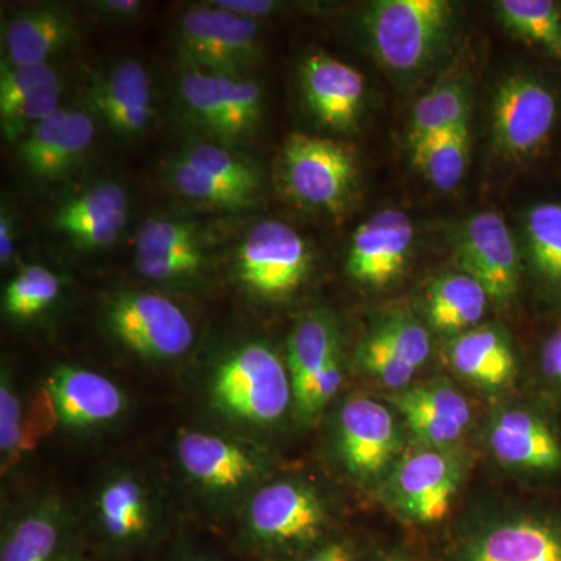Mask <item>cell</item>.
Segmentation results:
<instances>
[{"label":"cell","instance_id":"13","mask_svg":"<svg viewBox=\"0 0 561 561\" xmlns=\"http://www.w3.org/2000/svg\"><path fill=\"white\" fill-rule=\"evenodd\" d=\"M180 98L191 119L225 146L245 142L262 121L264 92L243 76L190 70L181 77Z\"/></svg>","mask_w":561,"mask_h":561},{"label":"cell","instance_id":"12","mask_svg":"<svg viewBox=\"0 0 561 561\" xmlns=\"http://www.w3.org/2000/svg\"><path fill=\"white\" fill-rule=\"evenodd\" d=\"M312 256L300 232L279 220H264L247 232L236 254L239 284L265 301H280L300 289Z\"/></svg>","mask_w":561,"mask_h":561},{"label":"cell","instance_id":"26","mask_svg":"<svg viewBox=\"0 0 561 561\" xmlns=\"http://www.w3.org/2000/svg\"><path fill=\"white\" fill-rule=\"evenodd\" d=\"M341 351V334L328 313H308L290 332L286 364L294 389V412L297 419L311 400L321 375Z\"/></svg>","mask_w":561,"mask_h":561},{"label":"cell","instance_id":"8","mask_svg":"<svg viewBox=\"0 0 561 561\" xmlns=\"http://www.w3.org/2000/svg\"><path fill=\"white\" fill-rule=\"evenodd\" d=\"M110 334L125 350L149 362H172L194 346L191 317L172 298L157 291L124 290L114 295L105 309Z\"/></svg>","mask_w":561,"mask_h":561},{"label":"cell","instance_id":"41","mask_svg":"<svg viewBox=\"0 0 561 561\" xmlns=\"http://www.w3.org/2000/svg\"><path fill=\"white\" fill-rule=\"evenodd\" d=\"M540 367L546 381L561 393V324L542 342Z\"/></svg>","mask_w":561,"mask_h":561},{"label":"cell","instance_id":"1","mask_svg":"<svg viewBox=\"0 0 561 561\" xmlns=\"http://www.w3.org/2000/svg\"><path fill=\"white\" fill-rule=\"evenodd\" d=\"M457 10L448 0H376L362 11L360 27L376 60L397 79L434 70L457 36Z\"/></svg>","mask_w":561,"mask_h":561},{"label":"cell","instance_id":"15","mask_svg":"<svg viewBox=\"0 0 561 561\" xmlns=\"http://www.w3.org/2000/svg\"><path fill=\"white\" fill-rule=\"evenodd\" d=\"M456 260L460 271L486 290L491 302L515 301L522 284V251L500 213L482 210L460 225Z\"/></svg>","mask_w":561,"mask_h":561},{"label":"cell","instance_id":"28","mask_svg":"<svg viewBox=\"0 0 561 561\" xmlns=\"http://www.w3.org/2000/svg\"><path fill=\"white\" fill-rule=\"evenodd\" d=\"M76 36V16L65 7L41 5L21 11L3 32L7 65H49L50 58L68 47Z\"/></svg>","mask_w":561,"mask_h":561},{"label":"cell","instance_id":"10","mask_svg":"<svg viewBox=\"0 0 561 561\" xmlns=\"http://www.w3.org/2000/svg\"><path fill=\"white\" fill-rule=\"evenodd\" d=\"M283 176L295 201L339 213L356 192L359 164L345 142L291 133L284 144Z\"/></svg>","mask_w":561,"mask_h":561},{"label":"cell","instance_id":"20","mask_svg":"<svg viewBox=\"0 0 561 561\" xmlns=\"http://www.w3.org/2000/svg\"><path fill=\"white\" fill-rule=\"evenodd\" d=\"M412 220L398 209L368 217L351 238L346 272L370 287H386L404 271L413 247Z\"/></svg>","mask_w":561,"mask_h":561},{"label":"cell","instance_id":"35","mask_svg":"<svg viewBox=\"0 0 561 561\" xmlns=\"http://www.w3.org/2000/svg\"><path fill=\"white\" fill-rule=\"evenodd\" d=\"M36 445L20 387L10 368L0 373V461L5 474Z\"/></svg>","mask_w":561,"mask_h":561},{"label":"cell","instance_id":"19","mask_svg":"<svg viewBox=\"0 0 561 561\" xmlns=\"http://www.w3.org/2000/svg\"><path fill=\"white\" fill-rule=\"evenodd\" d=\"M136 271L165 286H183L202 275L206 251L198 228L190 221L150 217L135 239Z\"/></svg>","mask_w":561,"mask_h":561},{"label":"cell","instance_id":"42","mask_svg":"<svg viewBox=\"0 0 561 561\" xmlns=\"http://www.w3.org/2000/svg\"><path fill=\"white\" fill-rule=\"evenodd\" d=\"M213 3L220 9L254 21L267 16L278 9V3L272 2V0H217Z\"/></svg>","mask_w":561,"mask_h":561},{"label":"cell","instance_id":"2","mask_svg":"<svg viewBox=\"0 0 561 561\" xmlns=\"http://www.w3.org/2000/svg\"><path fill=\"white\" fill-rule=\"evenodd\" d=\"M332 519L330 497L309 479H271L242 507L243 545L267 560L295 561L330 538Z\"/></svg>","mask_w":561,"mask_h":561},{"label":"cell","instance_id":"21","mask_svg":"<svg viewBox=\"0 0 561 561\" xmlns=\"http://www.w3.org/2000/svg\"><path fill=\"white\" fill-rule=\"evenodd\" d=\"M486 443L511 470L549 474L561 470V442L551 424L524 408H502L490 419Z\"/></svg>","mask_w":561,"mask_h":561},{"label":"cell","instance_id":"3","mask_svg":"<svg viewBox=\"0 0 561 561\" xmlns=\"http://www.w3.org/2000/svg\"><path fill=\"white\" fill-rule=\"evenodd\" d=\"M208 401L225 420L249 431H271L294 411L286 357L265 342L228 351L210 371Z\"/></svg>","mask_w":561,"mask_h":561},{"label":"cell","instance_id":"31","mask_svg":"<svg viewBox=\"0 0 561 561\" xmlns=\"http://www.w3.org/2000/svg\"><path fill=\"white\" fill-rule=\"evenodd\" d=\"M493 9L497 21L516 38L561 68V2L500 0Z\"/></svg>","mask_w":561,"mask_h":561},{"label":"cell","instance_id":"18","mask_svg":"<svg viewBox=\"0 0 561 561\" xmlns=\"http://www.w3.org/2000/svg\"><path fill=\"white\" fill-rule=\"evenodd\" d=\"M430 330L409 312L382 317L365 335L356 351V362L373 381L401 391L412 386L420 368L430 360Z\"/></svg>","mask_w":561,"mask_h":561},{"label":"cell","instance_id":"39","mask_svg":"<svg viewBox=\"0 0 561 561\" xmlns=\"http://www.w3.org/2000/svg\"><path fill=\"white\" fill-rule=\"evenodd\" d=\"M61 83L57 70L50 65L9 66L2 65L0 77V121H5L24 103L41 91Z\"/></svg>","mask_w":561,"mask_h":561},{"label":"cell","instance_id":"44","mask_svg":"<svg viewBox=\"0 0 561 561\" xmlns=\"http://www.w3.org/2000/svg\"><path fill=\"white\" fill-rule=\"evenodd\" d=\"M99 9L111 14V16L130 18L142 9V3L138 0H105V2L99 3Z\"/></svg>","mask_w":561,"mask_h":561},{"label":"cell","instance_id":"36","mask_svg":"<svg viewBox=\"0 0 561 561\" xmlns=\"http://www.w3.org/2000/svg\"><path fill=\"white\" fill-rule=\"evenodd\" d=\"M168 171L173 190L179 192L181 197L202 206H208V208L245 209L253 205L254 198H256L238 187L214 179L208 173L198 171L181 157L175 158L169 164Z\"/></svg>","mask_w":561,"mask_h":561},{"label":"cell","instance_id":"11","mask_svg":"<svg viewBox=\"0 0 561 561\" xmlns=\"http://www.w3.org/2000/svg\"><path fill=\"white\" fill-rule=\"evenodd\" d=\"M176 49L191 70L243 76L261 58V27L257 21L209 3L183 14Z\"/></svg>","mask_w":561,"mask_h":561},{"label":"cell","instance_id":"23","mask_svg":"<svg viewBox=\"0 0 561 561\" xmlns=\"http://www.w3.org/2000/svg\"><path fill=\"white\" fill-rule=\"evenodd\" d=\"M95 127L91 114L60 110L20 140V160L32 175L58 180L68 175L91 149Z\"/></svg>","mask_w":561,"mask_h":561},{"label":"cell","instance_id":"16","mask_svg":"<svg viewBox=\"0 0 561 561\" xmlns=\"http://www.w3.org/2000/svg\"><path fill=\"white\" fill-rule=\"evenodd\" d=\"M41 393L55 424L72 432H94L117 423L128 409L127 393L102 373L79 365H58Z\"/></svg>","mask_w":561,"mask_h":561},{"label":"cell","instance_id":"9","mask_svg":"<svg viewBox=\"0 0 561 561\" xmlns=\"http://www.w3.org/2000/svg\"><path fill=\"white\" fill-rule=\"evenodd\" d=\"M461 479L463 468L451 449L419 445L402 453L379 489L400 518L431 526L451 512Z\"/></svg>","mask_w":561,"mask_h":561},{"label":"cell","instance_id":"30","mask_svg":"<svg viewBox=\"0 0 561 561\" xmlns=\"http://www.w3.org/2000/svg\"><path fill=\"white\" fill-rule=\"evenodd\" d=\"M523 254L531 275L561 305V202H541L523 216Z\"/></svg>","mask_w":561,"mask_h":561},{"label":"cell","instance_id":"37","mask_svg":"<svg viewBox=\"0 0 561 561\" xmlns=\"http://www.w3.org/2000/svg\"><path fill=\"white\" fill-rule=\"evenodd\" d=\"M391 404L397 411L412 409L446 423L456 424L465 431H468L472 421L470 401L460 390L445 381L419 383L397 391L391 398Z\"/></svg>","mask_w":561,"mask_h":561},{"label":"cell","instance_id":"14","mask_svg":"<svg viewBox=\"0 0 561 561\" xmlns=\"http://www.w3.org/2000/svg\"><path fill=\"white\" fill-rule=\"evenodd\" d=\"M81 522L60 494L25 501L2 529L0 561H83Z\"/></svg>","mask_w":561,"mask_h":561},{"label":"cell","instance_id":"24","mask_svg":"<svg viewBox=\"0 0 561 561\" xmlns=\"http://www.w3.org/2000/svg\"><path fill=\"white\" fill-rule=\"evenodd\" d=\"M92 113L124 139H136L153 117V92L149 72L140 62H117L105 76L92 80L88 90Z\"/></svg>","mask_w":561,"mask_h":561},{"label":"cell","instance_id":"29","mask_svg":"<svg viewBox=\"0 0 561 561\" xmlns=\"http://www.w3.org/2000/svg\"><path fill=\"white\" fill-rule=\"evenodd\" d=\"M490 297L481 284L465 272L445 273L424 291V316L432 330L453 337L479 327Z\"/></svg>","mask_w":561,"mask_h":561},{"label":"cell","instance_id":"43","mask_svg":"<svg viewBox=\"0 0 561 561\" xmlns=\"http://www.w3.org/2000/svg\"><path fill=\"white\" fill-rule=\"evenodd\" d=\"M14 257V236L13 224L9 214L2 213L0 216V262L3 267L9 265Z\"/></svg>","mask_w":561,"mask_h":561},{"label":"cell","instance_id":"40","mask_svg":"<svg viewBox=\"0 0 561 561\" xmlns=\"http://www.w3.org/2000/svg\"><path fill=\"white\" fill-rule=\"evenodd\" d=\"M295 561H359V553L348 538H328Z\"/></svg>","mask_w":561,"mask_h":561},{"label":"cell","instance_id":"4","mask_svg":"<svg viewBox=\"0 0 561 561\" xmlns=\"http://www.w3.org/2000/svg\"><path fill=\"white\" fill-rule=\"evenodd\" d=\"M173 454L187 486L219 513L241 512L251 494L272 479L267 453L238 435L183 427Z\"/></svg>","mask_w":561,"mask_h":561},{"label":"cell","instance_id":"32","mask_svg":"<svg viewBox=\"0 0 561 561\" xmlns=\"http://www.w3.org/2000/svg\"><path fill=\"white\" fill-rule=\"evenodd\" d=\"M470 122L435 133L412 146L413 162L438 191L459 186L470 161Z\"/></svg>","mask_w":561,"mask_h":561},{"label":"cell","instance_id":"46","mask_svg":"<svg viewBox=\"0 0 561 561\" xmlns=\"http://www.w3.org/2000/svg\"><path fill=\"white\" fill-rule=\"evenodd\" d=\"M180 561H220L217 557L208 556V553H191Z\"/></svg>","mask_w":561,"mask_h":561},{"label":"cell","instance_id":"7","mask_svg":"<svg viewBox=\"0 0 561 561\" xmlns=\"http://www.w3.org/2000/svg\"><path fill=\"white\" fill-rule=\"evenodd\" d=\"M561 121V91L548 77L516 70L497 84L491 133L502 157L526 160L545 149Z\"/></svg>","mask_w":561,"mask_h":561},{"label":"cell","instance_id":"5","mask_svg":"<svg viewBox=\"0 0 561 561\" xmlns=\"http://www.w3.org/2000/svg\"><path fill=\"white\" fill-rule=\"evenodd\" d=\"M164 515V496L157 482L139 468L116 467L95 483L88 526L106 552L124 556L149 545Z\"/></svg>","mask_w":561,"mask_h":561},{"label":"cell","instance_id":"45","mask_svg":"<svg viewBox=\"0 0 561 561\" xmlns=\"http://www.w3.org/2000/svg\"><path fill=\"white\" fill-rule=\"evenodd\" d=\"M370 561H411L405 559V557L398 556V553H378V556L373 557Z\"/></svg>","mask_w":561,"mask_h":561},{"label":"cell","instance_id":"17","mask_svg":"<svg viewBox=\"0 0 561 561\" xmlns=\"http://www.w3.org/2000/svg\"><path fill=\"white\" fill-rule=\"evenodd\" d=\"M454 561H561V522L515 513L478 524L461 537Z\"/></svg>","mask_w":561,"mask_h":561},{"label":"cell","instance_id":"34","mask_svg":"<svg viewBox=\"0 0 561 561\" xmlns=\"http://www.w3.org/2000/svg\"><path fill=\"white\" fill-rule=\"evenodd\" d=\"M61 279L43 265H28L7 284L2 295V311L11 320L28 321L58 300Z\"/></svg>","mask_w":561,"mask_h":561},{"label":"cell","instance_id":"22","mask_svg":"<svg viewBox=\"0 0 561 561\" xmlns=\"http://www.w3.org/2000/svg\"><path fill=\"white\" fill-rule=\"evenodd\" d=\"M300 76L309 110L324 127L341 133L357 127L365 102V79L359 70L317 51L302 62Z\"/></svg>","mask_w":561,"mask_h":561},{"label":"cell","instance_id":"38","mask_svg":"<svg viewBox=\"0 0 561 561\" xmlns=\"http://www.w3.org/2000/svg\"><path fill=\"white\" fill-rule=\"evenodd\" d=\"M181 158L197 168L198 171L208 173L214 179L238 187L253 197H256L260 192V169L227 147H221L219 144H197L184 151Z\"/></svg>","mask_w":561,"mask_h":561},{"label":"cell","instance_id":"27","mask_svg":"<svg viewBox=\"0 0 561 561\" xmlns=\"http://www.w3.org/2000/svg\"><path fill=\"white\" fill-rule=\"evenodd\" d=\"M449 365L465 381L486 390L511 386L518 373L516 354L504 330L485 324L451 339Z\"/></svg>","mask_w":561,"mask_h":561},{"label":"cell","instance_id":"6","mask_svg":"<svg viewBox=\"0 0 561 561\" xmlns=\"http://www.w3.org/2000/svg\"><path fill=\"white\" fill-rule=\"evenodd\" d=\"M400 415L390 405L353 394L339 402L330 427L332 457L359 485H379L404 453Z\"/></svg>","mask_w":561,"mask_h":561},{"label":"cell","instance_id":"33","mask_svg":"<svg viewBox=\"0 0 561 561\" xmlns=\"http://www.w3.org/2000/svg\"><path fill=\"white\" fill-rule=\"evenodd\" d=\"M470 122V94L460 81L443 83L427 92L413 108L409 140L411 147L435 133Z\"/></svg>","mask_w":561,"mask_h":561},{"label":"cell","instance_id":"25","mask_svg":"<svg viewBox=\"0 0 561 561\" xmlns=\"http://www.w3.org/2000/svg\"><path fill=\"white\" fill-rule=\"evenodd\" d=\"M127 219V192L121 184L105 181L61 203L51 225L79 249L99 250L119 238Z\"/></svg>","mask_w":561,"mask_h":561}]
</instances>
